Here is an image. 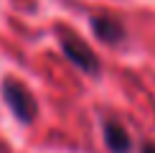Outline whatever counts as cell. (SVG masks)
<instances>
[{"mask_svg": "<svg viewBox=\"0 0 155 153\" xmlns=\"http://www.w3.org/2000/svg\"><path fill=\"white\" fill-rule=\"evenodd\" d=\"M3 97H5L8 107L13 110V115H15L21 123H31V120L36 117V100H33V94H31L21 82L5 79V84H3Z\"/></svg>", "mask_w": 155, "mask_h": 153, "instance_id": "obj_1", "label": "cell"}, {"mask_svg": "<svg viewBox=\"0 0 155 153\" xmlns=\"http://www.w3.org/2000/svg\"><path fill=\"white\" fill-rule=\"evenodd\" d=\"M64 54H66L69 59L81 69V72L94 74L97 69H99V59H97V54L89 46H84L79 38H64Z\"/></svg>", "mask_w": 155, "mask_h": 153, "instance_id": "obj_2", "label": "cell"}, {"mask_svg": "<svg viewBox=\"0 0 155 153\" xmlns=\"http://www.w3.org/2000/svg\"><path fill=\"white\" fill-rule=\"evenodd\" d=\"M92 31L94 36L99 38L102 43H120L122 38H125V28H122V23H117L114 18H107V15H94L92 18Z\"/></svg>", "mask_w": 155, "mask_h": 153, "instance_id": "obj_3", "label": "cell"}, {"mask_svg": "<svg viewBox=\"0 0 155 153\" xmlns=\"http://www.w3.org/2000/svg\"><path fill=\"white\" fill-rule=\"evenodd\" d=\"M104 143L112 153H127L130 151V135L125 133V127L117 123H107L104 125Z\"/></svg>", "mask_w": 155, "mask_h": 153, "instance_id": "obj_4", "label": "cell"}, {"mask_svg": "<svg viewBox=\"0 0 155 153\" xmlns=\"http://www.w3.org/2000/svg\"><path fill=\"white\" fill-rule=\"evenodd\" d=\"M143 153H155V145H153V143H147V145H143Z\"/></svg>", "mask_w": 155, "mask_h": 153, "instance_id": "obj_5", "label": "cell"}]
</instances>
